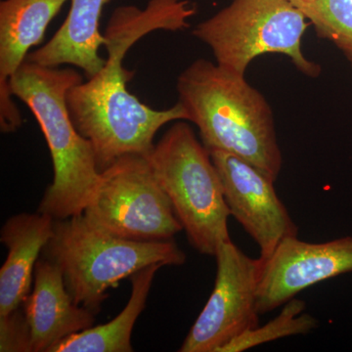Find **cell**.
<instances>
[{
  "label": "cell",
  "instance_id": "cell-1",
  "mask_svg": "<svg viewBox=\"0 0 352 352\" xmlns=\"http://www.w3.org/2000/svg\"><path fill=\"white\" fill-rule=\"evenodd\" d=\"M197 12L188 0H150L144 9L120 6L104 34L107 51L103 68L87 80L69 88L67 106L76 129L94 147L100 171L126 155H148L161 127L175 120H189L179 101L155 110L129 92L133 76L124 67L126 53L150 32H177L189 28Z\"/></svg>",
  "mask_w": 352,
  "mask_h": 352
},
{
  "label": "cell",
  "instance_id": "cell-2",
  "mask_svg": "<svg viewBox=\"0 0 352 352\" xmlns=\"http://www.w3.org/2000/svg\"><path fill=\"white\" fill-rule=\"evenodd\" d=\"M176 90L208 152L235 155L276 182L283 159L272 109L244 75L198 59L178 76Z\"/></svg>",
  "mask_w": 352,
  "mask_h": 352
},
{
  "label": "cell",
  "instance_id": "cell-3",
  "mask_svg": "<svg viewBox=\"0 0 352 352\" xmlns=\"http://www.w3.org/2000/svg\"><path fill=\"white\" fill-rule=\"evenodd\" d=\"M82 80L75 69L25 60L10 82L11 94L30 109L50 148L53 180L38 212L54 219L83 214L101 177L94 147L76 129L67 106L69 88Z\"/></svg>",
  "mask_w": 352,
  "mask_h": 352
},
{
  "label": "cell",
  "instance_id": "cell-4",
  "mask_svg": "<svg viewBox=\"0 0 352 352\" xmlns=\"http://www.w3.org/2000/svg\"><path fill=\"white\" fill-rule=\"evenodd\" d=\"M43 258L63 272L76 303L96 315L109 289L153 264L182 265L186 254L173 240L139 242L122 239L94 226L82 214L55 219Z\"/></svg>",
  "mask_w": 352,
  "mask_h": 352
},
{
  "label": "cell",
  "instance_id": "cell-5",
  "mask_svg": "<svg viewBox=\"0 0 352 352\" xmlns=\"http://www.w3.org/2000/svg\"><path fill=\"white\" fill-rule=\"evenodd\" d=\"M148 159L190 244L200 254L214 256L220 243L231 239L230 212L207 148L188 124L178 120Z\"/></svg>",
  "mask_w": 352,
  "mask_h": 352
},
{
  "label": "cell",
  "instance_id": "cell-6",
  "mask_svg": "<svg viewBox=\"0 0 352 352\" xmlns=\"http://www.w3.org/2000/svg\"><path fill=\"white\" fill-rule=\"evenodd\" d=\"M310 23L289 0H233L197 25L194 36L207 44L217 64L244 75L252 60L284 54L300 73L316 78L318 64L305 58L302 39Z\"/></svg>",
  "mask_w": 352,
  "mask_h": 352
},
{
  "label": "cell",
  "instance_id": "cell-7",
  "mask_svg": "<svg viewBox=\"0 0 352 352\" xmlns=\"http://www.w3.org/2000/svg\"><path fill=\"white\" fill-rule=\"evenodd\" d=\"M83 214L106 232L139 242L173 240L183 230L145 155H126L101 171Z\"/></svg>",
  "mask_w": 352,
  "mask_h": 352
},
{
  "label": "cell",
  "instance_id": "cell-8",
  "mask_svg": "<svg viewBox=\"0 0 352 352\" xmlns=\"http://www.w3.org/2000/svg\"><path fill=\"white\" fill-rule=\"evenodd\" d=\"M214 258V291L180 352H220L231 340L259 325L261 259L248 256L231 239L220 243Z\"/></svg>",
  "mask_w": 352,
  "mask_h": 352
},
{
  "label": "cell",
  "instance_id": "cell-9",
  "mask_svg": "<svg viewBox=\"0 0 352 352\" xmlns=\"http://www.w3.org/2000/svg\"><path fill=\"white\" fill-rule=\"evenodd\" d=\"M230 215L258 244L266 261L278 245L298 237V228L274 188V180L245 160L223 151H210Z\"/></svg>",
  "mask_w": 352,
  "mask_h": 352
},
{
  "label": "cell",
  "instance_id": "cell-10",
  "mask_svg": "<svg viewBox=\"0 0 352 352\" xmlns=\"http://www.w3.org/2000/svg\"><path fill=\"white\" fill-rule=\"evenodd\" d=\"M261 263L258 309L264 314L284 305L309 287L352 272V237L318 244L288 238Z\"/></svg>",
  "mask_w": 352,
  "mask_h": 352
},
{
  "label": "cell",
  "instance_id": "cell-11",
  "mask_svg": "<svg viewBox=\"0 0 352 352\" xmlns=\"http://www.w3.org/2000/svg\"><path fill=\"white\" fill-rule=\"evenodd\" d=\"M67 0H2L0 2V129L11 133L22 126L10 82L30 50L43 43L48 25Z\"/></svg>",
  "mask_w": 352,
  "mask_h": 352
},
{
  "label": "cell",
  "instance_id": "cell-12",
  "mask_svg": "<svg viewBox=\"0 0 352 352\" xmlns=\"http://www.w3.org/2000/svg\"><path fill=\"white\" fill-rule=\"evenodd\" d=\"M23 305L32 352H50L69 336L92 327L95 321V314L69 295L62 270L43 256L34 268V289Z\"/></svg>",
  "mask_w": 352,
  "mask_h": 352
},
{
  "label": "cell",
  "instance_id": "cell-13",
  "mask_svg": "<svg viewBox=\"0 0 352 352\" xmlns=\"http://www.w3.org/2000/svg\"><path fill=\"white\" fill-rule=\"evenodd\" d=\"M54 220L38 212L20 214L2 227L0 240L8 256L0 270V316L18 309L30 295L34 268L52 237Z\"/></svg>",
  "mask_w": 352,
  "mask_h": 352
},
{
  "label": "cell",
  "instance_id": "cell-14",
  "mask_svg": "<svg viewBox=\"0 0 352 352\" xmlns=\"http://www.w3.org/2000/svg\"><path fill=\"white\" fill-rule=\"evenodd\" d=\"M68 16L48 43L28 55L27 61L58 68L69 65L82 69L87 78L98 73L106 59L99 54L104 46L100 20L110 0H69Z\"/></svg>",
  "mask_w": 352,
  "mask_h": 352
},
{
  "label": "cell",
  "instance_id": "cell-15",
  "mask_svg": "<svg viewBox=\"0 0 352 352\" xmlns=\"http://www.w3.org/2000/svg\"><path fill=\"white\" fill-rule=\"evenodd\" d=\"M161 264H153L132 275L131 296L115 319L103 325L74 333L52 347L50 352H131V333L142 314L153 280Z\"/></svg>",
  "mask_w": 352,
  "mask_h": 352
},
{
  "label": "cell",
  "instance_id": "cell-16",
  "mask_svg": "<svg viewBox=\"0 0 352 352\" xmlns=\"http://www.w3.org/2000/svg\"><path fill=\"white\" fill-rule=\"evenodd\" d=\"M310 21L317 36L332 41L352 67V0H289Z\"/></svg>",
  "mask_w": 352,
  "mask_h": 352
},
{
  "label": "cell",
  "instance_id": "cell-17",
  "mask_svg": "<svg viewBox=\"0 0 352 352\" xmlns=\"http://www.w3.org/2000/svg\"><path fill=\"white\" fill-rule=\"evenodd\" d=\"M307 305L302 300L292 298L274 319L263 326L251 329L231 340L220 352H242L266 342L291 336L305 335L318 327L319 322L305 314Z\"/></svg>",
  "mask_w": 352,
  "mask_h": 352
},
{
  "label": "cell",
  "instance_id": "cell-18",
  "mask_svg": "<svg viewBox=\"0 0 352 352\" xmlns=\"http://www.w3.org/2000/svg\"><path fill=\"white\" fill-rule=\"evenodd\" d=\"M0 351L32 352L31 331L19 308L0 316Z\"/></svg>",
  "mask_w": 352,
  "mask_h": 352
},
{
  "label": "cell",
  "instance_id": "cell-19",
  "mask_svg": "<svg viewBox=\"0 0 352 352\" xmlns=\"http://www.w3.org/2000/svg\"><path fill=\"white\" fill-rule=\"evenodd\" d=\"M303 1L311 2L314 1V0H303Z\"/></svg>",
  "mask_w": 352,
  "mask_h": 352
}]
</instances>
